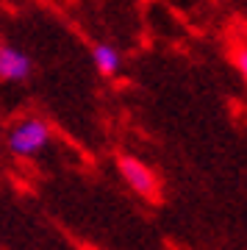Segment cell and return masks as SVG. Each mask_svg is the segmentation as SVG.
<instances>
[{
	"instance_id": "5b68a950",
	"label": "cell",
	"mask_w": 247,
	"mask_h": 250,
	"mask_svg": "<svg viewBox=\"0 0 247 250\" xmlns=\"http://www.w3.org/2000/svg\"><path fill=\"white\" fill-rule=\"evenodd\" d=\"M233 67L239 70V75H242L245 83H247V42L236 45V50H233Z\"/></svg>"
},
{
	"instance_id": "277c9868",
	"label": "cell",
	"mask_w": 247,
	"mask_h": 250,
	"mask_svg": "<svg viewBox=\"0 0 247 250\" xmlns=\"http://www.w3.org/2000/svg\"><path fill=\"white\" fill-rule=\"evenodd\" d=\"M92 64L103 78H117L125 67V59L120 53V47L111 42H95L92 45Z\"/></svg>"
},
{
	"instance_id": "6da1fadb",
	"label": "cell",
	"mask_w": 247,
	"mask_h": 250,
	"mask_svg": "<svg viewBox=\"0 0 247 250\" xmlns=\"http://www.w3.org/2000/svg\"><path fill=\"white\" fill-rule=\"evenodd\" d=\"M50 139H53V128L44 123L42 117L31 114L11 125L6 145H9L11 156H17V159H36L50 145Z\"/></svg>"
},
{
	"instance_id": "7a4b0ae2",
	"label": "cell",
	"mask_w": 247,
	"mask_h": 250,
	"mask_svg": "<svg viewBox=\"0 0 247 250\" xmlns=\"http://www.w3.org/2000/svg\"><path fill=\"white\" fill-rule=\"evenodd\" d=\"M117 170H120L123 181L136 192V195L147 197V200H156V197H159V192H161L159 175H156L144 161H139L136 156H120V159H117Z\"/></svg>"
},
{
	"instance_id": "3957f363",
	"label": "cell",
	"mask_w": 247,
	"mask_h": 250,
	"mask_svg": "<svg viewBox=\"0 0 247 250\" xmlns=\"http://www.w3.org/2000/svg\"><path fill=\"white\" fill-rule=\"evenodd\" d=\"M34 56L11 42H0V81L3 83H22L34 75Z\"/></svg>"
}]
</instances>
